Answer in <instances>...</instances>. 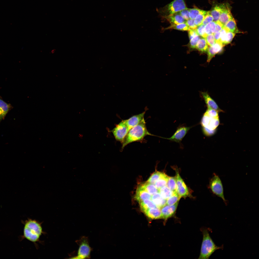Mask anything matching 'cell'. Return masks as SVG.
<instances>
[{"label": "cell", "mask_w": 259, "mask_h": 259, "mask_svg": "<svg viewBox=\"0 0 259 259\" xmlns=\"http://www.w3.org/2000/svg\"><path fill=\"white\" fill-rule=\"evenodd\" d=\"M141 185L151 195L159 192L158 189L154 184L147 182L143 183Z\"/></svg>", "instance_id": "cell-23"}, {"label": "cell", "mask_w": 259, "mask_h": 259, "mask_svg": "<svg viewBox=\"0 0 259 259\" xmlns=\"http://www.w3.org/2000/svg\"><path fill=\"white\" fill-rule=\"evenodd\" d=\"M224 45L220 41H216L215 44L208 48L207 52V61L209 62L215 55L220 52Z\"/></svg>", "instance_id": "cell-13"}, {"label": "cell", "mask_w": 259, "mask_h": 259, "mask_svg": "<svg viewBox=\"0 0 259 259\" xmlns=\"http://www.w3.org/2000/svg\"><path fill=\"white\" fill-rule=\"evenodd\" d=\"M207 11L197 8L189 9V18L194 19L197 15L201 14H206Z\"/></svg>", "instance_id": "cell-28"}, {"label": "cell", "mask_w": 259, "mask_h": 259, "mask_svg": "<svg viewBox=\"0 0 259 259\" xmlns=\"http://www.w3.org/2000/svg\"><path fill=\"white\" fill-rule=\"evenodd\" d=\"M44 233L40 223L31 219L25 221L23 235L25 238L35 243L39 241L40 236Z\"/></svg>", "instance_id": "cell-2"}, {"label": "cell", "mask_w": 259, "mask_h": 259, "mask_svg": "<svg viewBox=\"0 0 259 259\" xmlns=\"http://www.w3.org/2000/svg\"><path fill=\"white\" fill-rule=\"evenodd\" d=\"M146 111L139 114L134 115L125 120L127 125L130 130L132 128L144 120V116Z\"/></svg>", "instance_id": "cell-14"}, {"label": "cell", "mask_w": 259, "mask_h": 259, "mask_svg": "<svg viewBox=\"0 0 259 259\" xmlns=\"http://www.w3.org/2000/svg\"><path fill=\"white\" fill-rule=\"evenodd\" d=\"M218 112L215 110L209 107H208L205 112L209 116L213 117H219Z\"/></svg>", "instance_id": "cell-38"}, {"label": "cell", "mask_w": 259, "mask_h": 259, "mask_svg": "<svg viewBox=\"0 0 259 259\" xmlns=\"http://www.w3.org/2000/svg\"><path fill=\"white\" fill-rule=\"evenodd\" d=\"M178 202L172 205H165L161 208L162 218L166 220L175 215L178 204Z\"/></svg>", "instance_id": "cell-12"}, {"label": "cell", "mask_w": 259, "mask_h": 259, "mask_svg": "<svg viewBox=\"0 0 259 259\" xmlns=\"http://www.w3.org/2000/svg\"><path fill=\"white\" fill-rule=\"evenodd\" d=\"M213 21L212 16L210 11H207L202 24L205 25Z\"/></svg>", "instance_id": "cell-35"}, {"label": "cell", "mask_w": 259, "mask_h": 259, "mask_svg": "<svg viewBox=\"0 0 259 259\" xmlns=\"http://www.w3.org/2000/svg\"><path fill=\"white\" fill-rule=\"evenodd\" d=\"M200 124L202 126L211 131H216L220 124L219 117H210L205 113L201 119Z\"/></svg>", "instance_id": "cell-8"}, {"label": "cell", "mask_w": 259, "mask_h": 259, "mask_svg": "<svg viewBox=\"0 0 259 259\" xmlns=\"http://www.w3.org/2000/svg\"><path fill=\"white\" fill-rule=\"evenodd\" d=\"M187 8L184 0H174L158 10L163 17L173 14Z\"/></svg>", "instance_id": "cell-4"}, {"label": "cell", "mask_w": 259, "mask_h": 259, "mask_svg": "<svg viewBox=\"0 0 259 259\" xmlns=\"http://www.w3.org/2000/svg\"><path fill=\"white\" fill-rule=\"evenodd\" d=\"M224 27L227 32H230L235 34L239 32L237 29L235 21L233 18L228 22Z\"/></svg>", "instance_id": "cell-20"}, {"label": "cell", "mask_w": 259, "mask_h": 259, "mask_svg": "<svg viewBox=\"0 0 259 259\" xmlns=\"http://www.w3.org/2000/svg\"><path fill=\"white\" fill-rule=\"evenodd\" d=\"M163 17L169 21L171 24H178L184 23L186 20L178 12Z\"/></svg>", "instance_id": "cell-18"}, {"label": "cell", "mask_w": 259, "mask_h": 259, "mask_svg": "<svg viewBox=\"0 0 259 259\" xmlns=\"http://www.w3.org/2000/svg\"><path fill=\"white\" fill-rule=\"evenodd\" d=\"M158 191L161 196L166 200L172 195L173 192L166 186L162 187L158 189Z\"/></svg>", "instance_id": "cell-26"}, {"label": "cell", "mask_w": 259, "mask_h": 259, "mask_svg": "<svg viewBox=\"0 0 259 259\" xmlns=\"http://www.w3.org/2000/svg\"><path fill=\"white\" fill-rule=\"evenodd\" d=\"M196 48L202 52H207L208 46L205 38L203 37L200 39L197 43Z\"/></svg>", "instance_id": "cell-24"}, {"label": "cell", "mask_w": 259, "mask_h": 259, "mask_svg": "<svg viewBox=\"0 0 259 259\" xmlns=\"http://www.w3.org/2000/svg\"><path fill=\"white\" fill-rule=\"evenodd\" d=\"M194 19H189L188 20H186L185 23L191 29H195L197 27L195 24Z\"/></svg>", "instance_id": "cell-43"}, {"label": "cell", "mask_w": 259, "mask_h": 259, "mask_svg": "<svg viewBox=\"0 0 259 259\" xmlns=\"http://www.w3.org/2000/svg\"><path fill=\"white\" fill-rule=\"evenodd\" d=\"M139 203L140 208L143 212L148 209L157 207L150 199L144 200Z\"/></svg>", "instance_id": "cell-22"}, {"label": "cell", "mask_w": 259, "mask_h": 259, "mask_svg": "<svg viewBox=\"0 0 259 259\" xmlns=\"http://www.w3.org/2000/svg\"><path fill=\"white\" fill-rule=\"evenodd\" d=\"M201 94L208 107L215 110L219 112H224L218 106L215 101L210 97L207 92H202Z\"/></svg>", "instance_id": "cell-15"}, {"label": "cell", "mask_w": 259, "mask_h": 259, "mask_svg": "<svg viewBox=\"0 0 259 259\" xmlns=\"http://www.w3.org/2000/svg\"><path fill=\"white\" fill-rule=\"evenodd\" d=\"M209 187L212 193L221 198L227 205V201L224 196L222 181L219 176L215 173H213V176L210 180Z\"/></svg>", "instance_id": "cell-6"}, {"label": "cell", "mask_w": 259, "mask_h": 259, "mask_svg": "<svg viewBox=\"0 0 259 259\" xmlns=\"http://www.w3.org/2000/svg\"><path fill=\"white\" fill-rule=\"evenodd\" d=\"M206 13L200 14L196 17L194 19V21L197 26H198L202 24Z\"/></svg>", "instance_id": "cell-36"}, {"label": "cell", "mask_w": 259, "mask_h": 259, "mask_svg": "<svg viewBox=\"0 0 259 259\" xmlns=\"http://www.w3.org/2000/svg\"><path fill=\"white\" fill-rule=\"evenodd\" d=\"M228 32L224 27L220 31V41L224 46L226 34Z\"/></svg>", "instance_id": "cell-41"}, {"label": "cell", "mask_w": 259, "mask_h": 259, "mask_svg": "<svg viewBox=\"0 0 259 259\" xmlns=\"http://www.w3.org/2000/svg\"><path fill=\"white\" fill-rule=\"evenodd\" d=\"M129 130L125 120H124L117 124L111 131L116 140L122 142Z\"/></svg>", "instance_id": "cell-7"}, {"label": "cell", "mask_w": 259, "mask_h": 259, "mask_svg": "<svg viewBox=\"0 0 259 259\" xmlns=\"http://www.w3.org/2000/svg\"><path fill=\"white\" fill-rule=\"evenodd\" d=\"M189 9L188 8L181 10L178 12V13L186 20L189 19Z\"/></svg>", "instance_id": "cell-42"}, {"label": "cell", "mask_w": 259, "mask_h": 259, "mask_svg": "<svg viewBox=\"0 0 259 259\" xmlns=\"http://www.w3.org/2000/svg\"><path fill=\"white\" fill-rule=\"evenodd\" d=\"M151 196L141 185L136 189L135 198L139 202L144 200L151 199Z\"/></svg>", "instance_id": "cell-16"}, {"label": "cell", "mask_w": 259, "mask_h": 259, "mask_svg": "<svg viewBox=\"0 0 259 259\" xmlns=\"http://www.w3.org/2000/svg\"><path fill=\"white\" fill-rule=\"evenodd\" d=\"M235 34L230 32H227L224 45L230 43L235 35Z\"/></svg>", "instance_id": "cell-39"}, {"label": "cell", "mask_w": 259, "mask_h": 259, "mask_svg": "<svg viewBox=\"0 0 259 259\" xmlns=\"http://www.w3.org/2000/svg\"><path fill=\"white\" fill-rule=\"evenodd\" d=\"M213 34L215 41H220V32L214 33Z\"/></svg>", "instance_id": "cell-46"}, {"label": "cell", "mask_w": 259, "mask_h": 259, "mask_svg": "<svg viewBox=\"0 0 259 259\" xmlns=\"http://www.w3.org/2000/svg\"><path fill=\"white\" fill-rule=\"evenodd\" d=\"M164 173L159 171H156L151 175L147 182L154 184L160 178Z\"/></svg>", "instance_id": "cell-30"}, {"label": "cell", "mask_w": 259, "mask_h": 259, "mask_svg": "<svg viewBox=\"0 0 259 259\" xmlns=\"http://www.w3.org/2000/svg\"><path fill=\"white\" fill-rule=\"evenodd\" d=\"M201 230L203 235V239L198 259H208L216 250L222 249L223 246L219 247L216 245L206 229L203 228Z\"/></svg>", "instance_id": "cell-3"}, {"label": "cell", "mask_w": 259, "mask_h": 259, "mask_svg": "<svg viewBox=\"0 0 259 259\" xmlns=\"http://www.w3.org/2000/svg\"><path fill=\"white\" fill-rule=\"evenodd\" d=\"M216 26V22L212 21L205 26V30L207 35L213 34Z\"/></svg>", "instance_id": "cell-31"}, {"label": "cell", "mask_w": 259, "mask_h": 259, "mask_svg": "<svg viewBox=\"0 0 259 259\" xmlns=\"http://www.w3.org/2000/svg\"><path fill=\"white\" fill-rule=\"evenodd\" d=\"M205 38L207 44L210 46L213 45L216 42L213 34L207 35Z\"/></svg>", "instance_id": "cell-37"}, {"label": "cell", "mask_w": 259, "mask_h": 259, "mask_svg": "<svg viewBox=\"0 0 259 259\" xmlns=\"http://www.w3.org/2000/svg\"><path fill=\"white\" fill-rule=\"evenodd\" d=\"M180 198L176 191L173 192L172 195L166 200V204L174 205L178 202Z\"/></svg>", "instance_id": "cell-27"}, {"label": "cell", "mask_w": 259, "mask_h": 259, "mask_svg": "<svg viewBox=\"0 0 259 259\" xmlns=\"http://www.w3.org/2000/svg\"><path fill=\"white\" fill-rule=\"evenodd\" d=\"M200 39V37L199 35H197L190 40V47L192 48H195L197 43Z\"/></svg>", "instance_id": "cell-40"}, {"label": "cell", "mask_w": 259, "mask_h": 259, "mask_svg": "<svg viewBox=\"0 0 259 259\" xmlns=\"http://www.w3.org/2000/svg\"><path fill=\"white\" fill-rule=\"evenodd\" d=\"M151 199L156 206L160 209L166 204V200L163 198L159 192L152 195Z\"/></svg>", "instance_id": "cell-19"}, {"label": "cell", "mask_w": 259, "mask_h": 259, "mask_svg": "<svg viewBox=\"0 0 259 259\" xmlns=\"http://www.w3.org/2000/svg\"><path fill=\"white\" fill-rule=\"evenodd\" d=\"M167 29H174L183 31H189L190 29L185 23L178 24H171V25Z\"/></svg>", "instance_id": "cell-33"}, {"label": "cell", "mask_w": 259, "mask_h": 259, "mask_svg": "<svg viewBox=\"0 0 259 259\" xmlns=\"http://www.w3.org/2000/svg\"><path fill=\"white\" fill-rule=\"evenodd\" d=\"M205 26L201 24L197 26L195 29L199 35L204 38H205L207 35L204 29Z\"/></svg>", "instance_id": "cell-34"}, {"label": "cell", "mask_w": 259, "mask_h": 259, "mask_svg": "<svg viewBox=\"0 0 259 259\" xmlns=\"http://www.w3.org/2000/svg\"><path fill=\"white\" fill-rule=\"evenodd\" d=\"M166 186L173 192L176 191V180L175 177H169Z\"/></svg>", "instance_id": "cell-32"}, {"label": "cell", "mask_w": 259, "mask_h": 259, "mask_svg": "<svg viewBox=\"0 0 259 259\" xmlns=\"http://www.w3.org/2000/svg\"><path fill=\"white\" fill-rule=\"evenodd\" d=\"M149 218L152 219L162 218L160 209L158 207L148 209L144 212Z\"/></svg>", "instance_id": "cell-17"}, {"label": "cell", "mask_w": 259, "mask_h": 259, "mask_svg": "<svg viewBox=\"0 0 259 259\" xmlns=\"http://www.w3.org/2000/svg\"><path fill=\"white\" fill-rule=\"evenodd\" d=\"M13 107L10 104L7 103L0 97V108L6 115Z\"/></svg>", "instance_id": "cell-29"}, {"label": "cell", "mask_w": 259, "mask_h": 259, "mask_svg": "<svg viewBox=\"0 0 259 259\" xmlns=\"http://www.w3.org/2000/svg\"><path fill=\"white\" fill-rule=\"evenodd\" d=\"M76 242L79 246L77 255L71 258L89 259L92 249L89 245L88 237L82 236L79 240H77Z\"/></svg>", "instance_id": "cell-5"}, {"label": "cell", "mask_w": 259, "mask_h": 259, "mask_svg": "<svg viewBox=\"0 0 259 259\" xmlns=\"http://www.w3.org/2000/svg\"><path fill=\"white\" fill-rule=\"evenodd\" d=\"M169 177L164 173L160 178L156 182L154 185L158 189L166 186Z\"/></svg>", "instance_id": "cell-25"}, {"label": "cell", "mask_w": 259, "mask_h": 259, "mask_svg": "<svg viewBox=\"0 0 259 259\" xmlns=\"http://www.w3.org/2000/svg\"><path fill=\"white\" fill-rule=\"evenodd\" d=\"M193 126L188 127L184 124L181 125L178 127L175 133L171 137L169 138L161 137L178 143L180 144L181 147H182L181 141L190 129Z\"/></svg>", "instance_id": "cell-9"}, {"label": "cell", "mask_w": 259, "mask_h": 259, "mask_svg": "<svg viewBox=\"0 0 259 259\" xmlns=\"http://www.w3.org/2000/svg\"><path fill=\"white\" fill-rule=\"evenodd\" d=\"M176 172V192L179 196L185 198L190 196L188 188L180 176L178 171L175 168Z\"/></svg>", "instance_id": "cell-10"}, {"label": "cell", "mask_w": 259, "mask_h": 259, "mask_svg": "<svg viewBox=\"0 0 259 259\" xmlns=\"http://www.w3.org/2000/svg\"><path fill=\"white\" fill-rule=\"evenodd\" d=\"M221 11V4L216 5L210 11L213 17V21L216 22L219 21Z\"/></svg>", "instance_id": "cell-21"}, {"label": "cell", "mask_w": 259, "mask_h": 259, "mask_svg": "<svg viewBox=\"0 0 259 259\" xmlns=\"http://www.w3.org/2000/svg\"><path fill=\"white\" fill-rule=\"evenodd\" d=\"M188 36L190 40L194 37L199 35L195 29H190L188 31Z\"/></svg>", "instance_id": "cell-45"}, {"label": "cell", "mask_w": 259, "mask_h": 259, "mask_svg": "<svg viewBox=\"0 0 259 259\" xmlns=\"http://www.w3.org/2000/svg\"><path fill=\"white\" fill-rule=\"evenodd\" d=\"M221 11L219 21L224 26L233 18L230 11V7L228 4H221Z\"/></svg>", "instance_id": "cell-11"}, {"label": "cell", "mask_w": 259, "mask_h": 259, "mask_svg": "<svg viewBox=\"0 0 259 259\" xmlns=\"http://www.w3.org/2000/svg\"><path fill=\"white\" fill-rule=\"evenodd\" d=\"M223 25L218 21L216 22V26L214 33L220 32L224 27Z\"/></svg>", "instance_id": "cell-44"}, {"label": "cell", "mask_w": 259, "mask_h": 259, "mask_svg": "<svg viewBox=\"0 0 259 259\" xmlns=\"http://www.w3.org/2000/svg\"><path fill=\"white\" fill-rule=\"evenodd\" d=\"M148 135H152L148 131L144 120L129 131L122 142V149L130 143L142 140Z\"/></svg>", "instance_id": "cell-1"}, {"label": "cell", "mask_w": 259, "mask_h": 259, "mask_svg": "<svg viewBox=\"0 0 259 259\" xmlns=\"http://www.w3.org/2000/svg\"><path fill=\"white\" fill-rule=\"evenodd\" d=\"M6 115L2 110L0 108V122L4 118Z\"/></svg>", "instance_id": "cell-47"}]
</instances>
